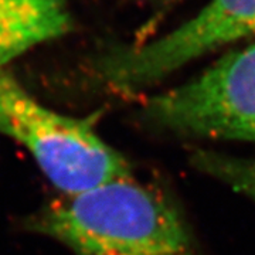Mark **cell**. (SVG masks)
<instances>
[{
  "instance_id": "4",
  "label": "cell",
  "mask_w": 255,
  "mask_h": 255,
  "mask_svg": "<svg viewBox=\"0 0 255 255\" xmlns=\"http://www.w3.org/2000/svg\"><path fill=\"white\" fill-rule=\"evenodd\" d=\"M254 34L255 0H210L172 31L107 57L102 75L117 90L135 91L201 55Z\"/></svg>"
},
{
  "instance_id": "6",
  "label": "cell",
  "mask_w": 255,
  "mask_h": 255,
  "mask_svg": "<svg viewBox=\"0 0 255 255\" xmlns=\"http://www.w3.org/2000/svg\"><path fill=\"white\" fill-rule=\"evenodd\" d=\"M190 159L197 170L255 201V157H237L211 150H197Z\"/></svg>"
},
{
  "instance_id": "1",
  "label": "cell",
  "mask_w": 255,
  "mask_h": 255,
  "mask_svg": "<svg viewBox=\"0 0 255 255\" xmlns=\"http://www.w3.org/2000/svg\"><path fill=\"white\" fill-rule=\"evenodd\" d=\"M30 227L75 255H199L179 210L132 176L57 199Z\"/></svg>"
},
{
  "instance_id": "2",
  "label": "cell",
  "mask_w": 255,
  "mask_h": 255,
  "mask_svg": "<svg viewBox=\"0 0 255 255\" xmlns=\"http://www.w3.org/2000/svg\"><path fill=\"white\" fill-rule=\"evenodd\" d=\"M0 135L26 147L63 196L130 177L127 159L95 132L91 118L50 110L0 70Z\"/></svg>"
},
{
  "instance_id": "3",
  "label": "cell",
  "mask_w": 255,
  "mask_h": 255,
  "mask_svg": "<svg viewBox=\"0 0 255 255\" xmlns=\"http://www.w3.org/2000/svg\"><path fill=\"white\" fill-rule=\"evenodd\" d=\"M147 125L183 136L255 142V44L146 101Z\"/></svg>"
},
{
  "instance_id": "5",
  "label": "cell",
  "mask_w": 255,
  "mask_h": 255,
  "mask_svg": "<svg viewBox=\"0 0 255 255\" xmlns=\"http://www.w3.org/2000/svg\"><path fill=\"white\" fill-rule=\"evenodd\" d=\"M70 27L64 0H0V70L30 48L64 36Z\"/></svg>"
}]
</instances>
